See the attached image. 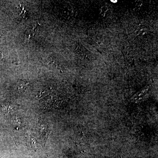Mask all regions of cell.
Masks as SVG:
<instances>
[{
    "label": "cell",
    "mask_w": 158,
    "mask_h": 158,
    "mask_svg": "<svg viewBox=\"0 0 158 158\" xmlns=\"http://www.w3.org/2000/svg\"><path fill=\"white\" fill-rule=\"evenodd\" d=\"M111 2L113 3H116L117 2V0H111Z\"/></svg>",
    "instance_id": "cell-5"
},
{
    "label": "cell",
    "mask_w": 158,
    "mask_h": 158,
    "mask_svg": "<svg viewBox=\"0 0 158 158\" xmlns=\"http://www.w3.org/2000/svg\"><path fill=\"white\" fill-rule=\"evenodd\" d=\"M3 35L2 31L1 30V28H0V37L2 36Z\"/></svg>",
    "instance_id": "cell-4"
},
{
    "label": "cell",
    "mask_w": 158,
    "mask_h": 158,
    "mask_svg": "<svg viewBox=\"0 0 158 158\" xmlns=\"http://www.w3.org/2000/svg\"><path fill=\"white\" fill-rule=\"evenodd\" d=\"M28 83L26 82H22L21 83H20L19 85L18 89L21 92H23L25 90L27 89V87Z\"/></svg>",
    "instance_id": "cell-2"
},
{
    "label": "cell",
    "mask_w": 158,
    "mask_h": 158,
    "mask_svg": "<svg viewBox=\"0 0 158 158\" xmlns=\"http://www.w3.org/2000/svg\"><path fill=\"white\" fill-rule=\"evenodd\" d=\"M3 111L6 113H9L12 112L13 110L15 109V107L12 105H7L6 106H3Z\"/></svg>",
    "instance_id": "cell-1"
},
{
    "label": "cell",
    "mask_w": 158,
    "mask_h": 158,
    "mask_svg": "<svg viewBox=\"0 0 158 158\" xmlns=\"http://www.w3.org/2000/svg\"><path fill=\"white\" fill-rule=\"evenodd\" d=\"M4 58V55L2 52V51H0V60H2Z\"/></svg>",
    "instance_id": "cell-3"
}]
</instances>
